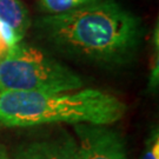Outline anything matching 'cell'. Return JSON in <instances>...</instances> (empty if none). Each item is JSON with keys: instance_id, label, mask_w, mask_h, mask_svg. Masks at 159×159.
Instances as JSON below:
<instances>
[{"instance_id": "obj_1", "label": "cell", "mask_w": 159, "mask_h": 159, "mask_svg": "<svg viewBox=\"0 0 159 159\" xmlns=\"http://www.w3.org/2000/svg\"><path fill=\"white\" fill-rule=\"evenodd\" d=\"M35 25L40 37L59 52L104 66H121L133 60L144 31L139 17L116 0L44 16Z\"/></svg>"}, {"instance_id": "obj_2", "label": "cell", "mask_w": 159, "mask_h": 159, "mask_svg": "<svg viewBox=\"0 0 159 159\" xmlns=\"http://www.w3.org/2000/svg\"><path fill=\"white\" fill-rule=\"evenodd\" d=\"M125 102L97 89L68 92L0 89V124L31 127L46 124L110 125L123 118Z\"/></svg>"}, {"instance_id": "obj_3", "label": "cell", "mask_w": 159, "mask_h": 159, "mask_svg": "<svg viewBox=\"0 0 159 159\" xmlns=\"http://www.w3.org/2000/svg\"><path fill=\"white\" fill-rule=\"evenodd\" d=\"M83 87L79 74L23 41L10 47L0 61V89L4 90L68 92Z\"/></svg>"}, {"instance_id": "obj_4", "label": "cell", "mask_w": 159, "mask_h": 159, "mask_svg": "<svg viewBox=\"0 0 159 159\" xmlns=\"http://www.w3.org/2000/svg\"><path fill=\"white\" fill-rule=\"evenodd\" d=\"M77 159H127L125 143L105 125L75 124Z\"/></svg>"}, {"instance_id": "obj_5", "label": "cell", "mask_w": 159, "mask_h": 159, "mask_svg": "<svg viewBox=\"0 0 159 159\" xmlns=\"http://www.w3.org/2000/svg\"><path fill=\"white\" fill-rule=\"evenodd\" d=\"M13 159H77V140L67 133L19 145Z\"/></svg>"}, {"instance_id": "obj_6", "label": "cell", "mask_w": 159, "mask_h": 159, "mask_svg": "<svg viewBox=\"0 0 159 159\" xmlns=\"http://www.w3.org/2000/svg\"><path fill=\"white\" fill-rule=\"evenodd\" d=\"M0 21L11 26L21 40L31 26L29 11L21 0H0Z\"/></svg>"}, {"instance_id": "obj_7", "label": "cell", "mask_w": 159, "mask_h": 159, "mask_svg": "<svg viewBox=\"0 0 159 159\" xmlns=\"http://www.w3.org/2000/svg\"><path fill=\"white\" fill-rule=\"evenodd\" d=\"M102 0H38V7L45 16L63 14Z\"/></svg>"}, {"instance_id": "obj_8", "label": "cell", "mask_w": 159, "mask_h": 159, "mask_svg": "<svg viewBox=\"0 0 159 159\" xmlns=\"http://www.w3.org/2000/svg\"><path fill=\"white\" fill-rule=\"evenodd\" d=\"M158 24L156 25V30L153 32V39H152V58H151V70H150V79H148V87L151 90H156L158 87L159 81V38H158Z\"/></svg>"}, {"instance_id": "obj_9", "label": "cell", "mask_w": 159, "mask_h": 159, "mask_svg": "<svg viewBox=\"0 0 159 159\" xmlns=\"http://www.w3.org/2000/svg\"><path fill=\"white\" fill-rule=\"evenodd\" d=\"M140 159H159V133L158 127H154L145 144V150Z\"/></svg>"}, {"instance_id": "obj_10", "label": "cell", "mask_w": 159, "mask_h": 159, "mask_svg": "<svg viewBox=\"0 0 159 159\" xmlns=\"http://www.w3.org/2000/svg\"><path fill=\"white\" fill-rule=\"evenodd\" d=\"M0 37L2 38V40L7 44L8 47H12L13 45L23 41L11 26H8L5 23H1V21H0Z\"/></svg>"}, {"instance_id": "obj_11", "label": "cell", "mask_w": 159, "mask_h": 159, "mask_svg": "<svg viewBox=\"0 0 159 159\" xmlns=\"http://www.w3.org/2000/svg\"><path fill=\"white\" fill-rule=\"evenodd\" d=\"M8 48H10V47H8L7 44L2 40V38L0 37V61H1V59H2V58L5 57V54L7 53Z\"/></svg>"}, {"instance_id": "obj_12", "label": "cell", "mask_w": 159, "mask_h": 159, "mask_svg": "<svg viewBox=\"0 0 159 159\" xmlns=\"http://www.w3.org/2000/svg\"><path fill=\"white\" fill-rule=\"evenodd\" d=\"M0 159H10L8 154L6 153L5 148H2L1 145H0Z\"/></svg>"}]
</instances>
